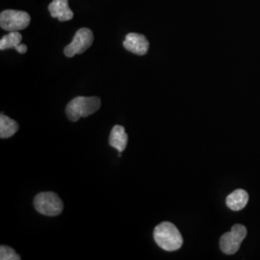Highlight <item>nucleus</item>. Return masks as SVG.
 <instances>
[{
  "instance_id": "9",
  "label": "nucleus",
  "mask_w": 260,
  "mask_h": 260,
  "mask_svg": "<svg viewBox=\"0 0 260 260\" xmlns=\"http://www.w3.org/2000/svg\"><path fill=\"white\" fill-rule=\"evenodd\" d=\"M22 36L19 31H12L0 40V49L5 50L10 48H15L20 54H24L27 51L25 45H20Z\"/></svg>"
},
{
  "instance_id": "10",
  "label": "nucleus",
  "mask_w": 260,
  "mask_h": 260,
  "mask_svg": "<svg viewBox=\"0 0 260 260\" xmlns=\"http://www.w3.org/2000/svg\"><path fill=\"white\" fill-rule=\"evenodd\" d=\"M128 136L125 132V128L121 125H115L109 137V144L112 148L117 149L119 152H121L126 148Z\"/></svg>"
},
{
  "instance_id": "7",
  "label": "nucleus",
  "mask_w": 260,
  "mask_h": 260,
  "mask_svg": "<svg viewBox=\"0 0 260 260\" xmlns=\"http://www.w3.org/2000/svg\"><path fill=\"white\" fill-rule=\"evenodd\" d=\"M123 47L136 55H146L149 51V43L146 36L138 33H129L122 43Z\"/></svg>"
},
{
  "instance_id": "1",
  "label": "nucleus",
  "mask_w": 260,
  "mask_h": 260,
  "mask_svg": "<svg viewBox=\"0 0 260 260\" xmlns=\"http://www.w3.org/2000/svg\"><path fill=\"white\" fill-rule=\"evenodd\" d=\"M153 238L158 246L164 251H177L183 245L181 233L174 223L170 222H163L156 225L153 231Z\"/></svg>"
},
{
  "instance_id": "13",
  "label": "nucleus",
  "mask_w": 260,
  "mask_h": 260,
  "mask_svg": "<svg viewBox=\"0 0 260 260\" xmlns=\"http://www.w3.org/2000/svg\"><path fill=\"white\" fill-rule=\"evenodd\" d=\"M0 259L1 260H20V256L14 251V249L8 246L0 247Z\"/></svg>"
},
{
  "instance_id": "4",
  "label": "nucleus",
  "mask_w": 260,
  "mask_h": 260,
  "mask_svg": "<svg viewBox=\"0 0 260 260\" xmlns=\"http://www.w3.org/2000/svg\"><path fill=\"white\" fill-rule=\"evenodd\" d=\"M31 18L23 11L4 10L0 14V26L6 31H19L25 29L30 24Z\"/></svg>"
},
{
  "instance_id": "6",
  "label": "nucleus",
  "mask_w": 260,
  "mask_h": 260,
  "mask_svg": "<svg viewBox=\"0 0 260 260\" xmlns=\"http://www.w3.org/2000/svg\"><path fill=\"white\" fill-rule=\"evenodd\" d=\"M93 42V32L88 28H81L75 33L73 42L65 47L64 53L69 58L76 54H82L92 46Z\"/></svg>"
},
{
  "instance_id": "5",
  "label": "nucleus",
  "mask_w": 260,
  "mask_h": 260,
  "mask_svg": "<svg viewBox=\"0 0 260 260\" xmlns=\"http://www.w3.org/2000/svg\"><path fill=\"white\" fill-rule=\"evenodd\" d=\"M247 236V229L240 223H236L232 231L224 233L220 239V248L225 254H234L240 249L242 242Z\"/></svg>"
},
{
  "instance_id": "11",
  "label": "nucleus",
  "mask_w": 260,
  "mask_h": 260,
  "mask_svg": "<svg viewBox=\"0 0 260 260\" xmlns=\"http://www.w3.org/2000/svg\"><path fill=\"white\" fill-rule=\"evenodd\" d=\"M249 202V194L243 189H237L226 197V205L233 211H240Z\"/></svg>"
},
{
  "instance_id": "8",
  "label": "nucleus",
  "mask_w": 260,
  "mask_h": 260,
  "mask_svg": "<svg viewBox=\"0 0 260 260\" xmlns=\"http://www.w3.org/2000/svg\"><path fill=\"white\" fill-rule=\"evenodd\" d=\"M48 10L51 17L60 21H68L74 18V12L69 7V0H53Z\"/></svg>"
},
{
  "instance_id": "12",
  "label": "nucleus",
  "mask_w": 260,
  "mask_h": 260,
  "mask_svg": "<svg viewBox=\"0 0 260 260\" xmlns=\"http://www.w3.org/2000/svg\"><path fill=\"white\" fill-rule=\"evenodd\" d=\"M19 123L9 117L5 116L3 113L0 115V138L8 139L14 136L19 130Z\"/></svg>"
},
{
  "instance_id": "2",
  "label": "nucleus",
  "mask_w": 260,
  "mask_h": 260,
  "mask_svg": "<svg viewBox=\"0 0 260 260\" xmlns=\"http://www.w3.org/2000/svg\"><path fill=\"white\" fill-rule=\"evenodd\" d=\"M102 102L96 96H77L67 105L66 114L69 120L77 121L81 118L93 115L101 108Z\"/></svg>"
},
{
  "instance_id": "3",
  "label": "nucleus",
  "mask_w": 260,
  "mask_h": 260,
  "mask_svg": "<svg viewBox=\"0 0 260 260\" xmlns=\"http://www.w3.org/2000/svg\"><path fill=\"white\" fill-rule=\"evenodd\" d=\"M34 207L39 213L54 217L62 213L64 205L62 200L53 192L38 194L34 199Z\"/></svg>"
}]
</instances>
